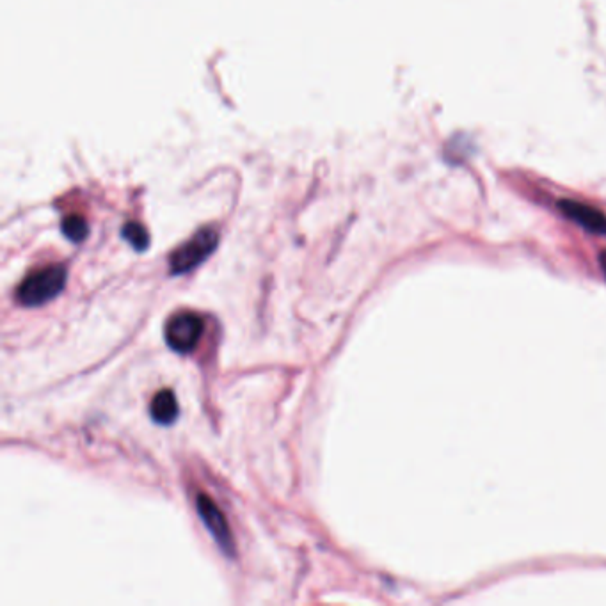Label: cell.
Segmentation results:
<instances>
[{"instance_id": "6da1fadb", "label": "cell", "mask_w": 606, "mask_h": 606, "mask_svg": "<svg viewBox=\"0 0 606 606\" xmlns=\"http://www.w3.org/2000/svg\"><path fill=\"white\" fill-rule=\"evenodd\" d=\"M68 271L63 265H48L32 271L16 288L18 303L36 308L56 299L66 287Z\"/></svg>"}, {"instance_id": "7a4b0ae2", "label": "cell", "mask_w": 606, "mask_h": 606, "mask_svg": "<svg viewBox=\"0 0 606 606\" xmlns=\"http://www.w3.org/2000/svg\"><path fill=\"white\" fill-rule=\"evenodd\" d=\"M219 235L214 228H203L196 233L189 242H185L182 248L176 249L173 256L169 258V267L175 276L191 272L203 264L208 256L212 255L217 248Z\"/></svg>"}, {"instance_id": "3957f363", "label": "cell", "mask_w": 606, "mask_h": 606, "mask_svg": "<svg viewBox=\"0 0 606 606\" xmlns=\"http://www.w3.org/2000/svg\"><path fill=\"white\" fill-rule=\"evenodd\" d=\"M205 331V322L194 311H178L166 324L164 336L171 351L176 354H189L200 343Z\"/></svg>"}, {"instance_id": "277c9868", "label": "cell", "mask_w": 606, "mask_h": 606, "mask_svg": "<svg viewBox=\"0 0 606 606\" xmlns=\"http://www.w3.org/2000/svg\"><path fill=\"white\" fill-rule=\"evenodd\" d=\"M196 511L200 516L203 525L207 527L208 532L214 537L217 546L233 557L235 555V541H233L232 530L228 521L224 518L223 512L217 507L212 498H208L205 493H198L196 496Z\"/></svg>"}, {"instance_id": "5b68a950", "label": "cell", "mask_w": 606, "mask_h": 606, "mask_svg": "<svg viewBox=\"0 0 606 606\" xmlns=\"http://www.w3.org/2000/svg\"><path fill=\"white\" fill-rule=\"evenodd\" d=\"M559 208L571 221L580 224L585 230L598 235H606V216L594 207L583 205L580 201H560Z\"/></svg>"}, {"instance_id": "8992f818", "label": "cell", "mask_w": 606, "mask_h": 606, "mask_svg": "<svg viewBox=\"0 0 606 606\" xmlns=\"http://www.w3.org/2000/svg\"><path fill=\"white\" fill-rule=\"evenodd\" d=\"M178 413H180L178 400L173 391L160 390L153 397L152 404H150V415H152L153 422L159 423V425H171L178 418Z\"/></svg>"}, {"instance_id": "52a82bcc", "label": "cell", "mask_w": 606, "mask_h": 606, "mask_svg": "<svg viewBox=\"0 0 606 606\" xmlns=\"http://www.w3.org/2000/svg\"><path fill=\"white\" fill-rule=\"evenodd\" d=\"M61 230H63L66 239L72 240L75 244H79V242H82V240L88 237V221L82 216L73 214V216L64 217L63 224H61Z\"/></svg>"}, {"instance_id": "ba28073f", "label": "cell", "mask_w": 606, "mask_h": 606, "mask_svg": "<svg viewBox=\"0 0 606 606\" xmlns=\"http://www.w3.org/2000/svg\"><path fill=\"white\" fill-rule=\"evenodd\" d=\"M121 235L136 251H144L150 246V235L146 232L143 224L136 223V221L125 224L123 230H121Z\"/></svg>"}, {"instance_id": "9c48e42d", "label": "cell", "mask_w": 606, "mask_h": 606, "mask_svg": "<svg viewBox=\"0 0 606 606\" xmlns=\"http://www.w3.org/2000/svg\"><path fill=\"white\" fill-rule=\"evenodd\" d=\"M601 264H603V271H605L606 274V253L605 255H601Z\"/></svg>"}]
</instances>
